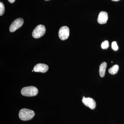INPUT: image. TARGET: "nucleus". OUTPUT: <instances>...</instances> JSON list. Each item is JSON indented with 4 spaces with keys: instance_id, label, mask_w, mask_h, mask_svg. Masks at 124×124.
<instances>
[{
    "instance_id": "nucleus-6",
    "label": "nucleus",
    "mask_w": 124,
    "mask_h": 124,
    "mask_svg": "<svg viewBox=\"0 0 124 124\" xmlns=\"http://www.w3.org/2000/svg\"><path fill=\"white\" fill-rule=\"evenodd\" d=\"M82 102L85 106L88 107L91 109H94L96 107V102L92 98L83 97Z\"/></svg>"
},
{
    "instance_id": "nucleus-11",
    "label": "nucleus",
    "mask_w": 124,
    "mask_h": 124,
    "mask_svg": "<svg viewBox=\"0 0 124 124\" xmlns=\"http://www.w3.org/2000/svg\"><path fill=\"white\" fill-rule=\"evenodd\" d=\"M4 5L2 2H0V15L1 16L4 14L5 12Z\"/></svg>"
},
{
    "instance_id": "nucleus-9",
    "label": "nucleus",
    "mask_w": 124,
    "mask_h": 124,
    "mask_svg": "<svg viewBox=\"0 0 124 124\" xmlns=\"http://www.w3.org/2000/svg\"><path fill=\"white\" fill-rule=\"evenodd\" d=\"M107 66V63L106 62H103L100 64L99 67V72L100 76L101 77H104L105 76Z\"/></svg>"
},
{
    "instance_id": "nucleus-4",
    "label": "nucleus",
    "mask_w": 124,
    "mask_h": 124,
    "mask_svg": "<svg viewBox=\"0 0 124 124\" xmlns=\"http://www.w3.org/2000/svg\"><path fill=\"white\" fill-rule=\"evenodd\" d=\"M23 23V20L22 18H19L15 20L11 23L9 27V30L11 32H14L17 29L20 28Z\"/></svg>"
},
{
    "instance_id": "nucleus-2",
    "label": "nucleus",
    "mask_w": 124,
    "mask_h": 124,
    "mask_svg": "<svg viewBox=\"0 0 124 124\" xmlns=\"http://www.w3.org/2000/svg\"><path fill=\"white\" fill-rule=\"evenodd\" d=\"M21 93L26 97H33L37 95L38 93V89L33 86H27L22 89Z\"/></svg>"
},
{
    "instance_id": "nucleus-14",
    "label": "nucleus",
    "mask_w": 124,
    "mask_h": 124,
    "mask_svg": "<svg viewBox=\"0 0 124 124\" xmlns=\"http://www.w3.org/2000/svg\"><path fill=\"white\" fill-rule=\"evenodd\" d=\"M8 1L10 3H13L15 1V0H8Z\"/></svg>"
},
{
    "instance_id": "nucleus-8",
    "label": "nucleus",
    "mask_w": 124,
    "mask_h": 124,
    "mask_svg": "<svg viewBox=\"0 0 124 124\" xmlns=\"http://www.w3.org/2000/svg\"><path fill=\"white\" fill-rule=\"evenodd\" d=\"M108 19V15L105 11H101L98 16V22L99 24H104L106 23Z\"/></svg>"
},
{
    "instance_id": "nucleus-13",
    "label": "nucleus",
    "mask_w": 124,
    "mask_h": 124,
    "mask_svg": "<svg viewBox=\"0 0 124 124\" xmlns=\"http://www.w3.org/2000/svg\"><path fill=\"white\" fill-rule=\"evenodd\" d=\"M111 47L115 51H116L118 50V46L116 41H113L112 43Z\"/></svg>"
},
{
    "instance_id": "nucleus-1",
    "label": "nucleus",
    "mask_w": 124,
    "mask_h": 124,
    "mask_svg": "<svg viewBox=\"0 0 124 124\" xmlns=\"http://www.w3.org/2000/svg\"><path fill=\"white\" fill-rule=\"evenodd\" d=\"M35 116V113L33 110L26 108L20 110L19 114V118L23 121L31 120Z\"/></svg>"
},
{
    "instance_id": "nucleus-10",
    "label": "nucleus",
    "mask_w": 124,
    "mask_h": 124,
    "mask_svg": "<svg viewBox=\"0 0 124 124\" xmlns=\"http://www.w3.org/2000/svg\"><path fill=\"white\" fill-rule=\"evenodd\" d=\"M119 68L118 65L115 64L108 69V72L112 75H115L117 73L119 70Z\"/></svg>"
},
{
    "instance_id": "nucleus-7",
    "label": "nucleus",
    "mask_w": 124,
    "mask_h": 124,
    "mask_svg": "<svg viewBox=\"0 0 124 124\" xmlns=\"http://www.w3.org/2000/svg\"><path fill=\"white\" fill-rule=\"evenodd\" d=\"M49 67L48 65L44 63H38L33 68V71L35 72L45 73L48 70Z\"/></svg>"
},
{
    "instance_id": "nucleus-3",
    "label": "nucleus",
    "mask_w": 124,
    "mask_h": 124,
    "mask_svg": "<svg viewBox=\"0 0 124 124\" xmlns=\"http://www.w3.org/2000/svg\"><path fill=\"white\" fill-rule=\"evenodd\" d=\"M46 32V28L44 26L39 24L36 27L32 32V36L33 38H38L44 36Z\"/></svg>"
},
{
    "instance_id": "nucleus-15",
    "label": "nucleus",
    "mask_w": 124,
    "mask_h": 124,
    "mask_svg": "<svg viewBox=\"0 0 124 124\" xmlns=\"http://www.w3.org/2000/svg\"><path fill=\"white\" fill-rule=\"evenodd\" d=\"M111 0L113 1H117L120 0Z\"/></svg>"
},
{
    "instance_id": "nucleus-5",
    "label": "nucleus",
    "mask_w": 124,
    "mask_h": 124,
    "mask_svg": "<svg viewBox=\"0 0 124 124\" xmlns=\"http://www.w3.org/2000/svg\"><path fill=\"white\" fill-rule=\"evenodd\" d=\"M69 29L68 27L64 26L62 27L59 31V36L60 39L64 40L67 39L69 36Z\"/></svg>"
},
{
    "instance_id": "nucleus-16",
    "label": "nucleus",
    "mask_w": 124,
    "mask_h": 124,
    "mask_svg": "<svg viewBox=\"0 0 124 124\" xmlns=\"http://www.w3.org/2000/svg\"><path fill=\"white\" fill-rule=\"evenodd\" d=\"M46 0V1H48V0Z\"/></svg>"
},
{
    "instance_id": "nucleus-12",
    "label": "nucleus",
    "mask_w": 124,
    "mask_h": 124,
    "mask_svg": "<svg viewBox=\"0 0 124 124\" xmlns=\"http://www.w3.org/2000/svg\"><path fill=\"white\" fill-rule=\"evenodd\" d=\"M101 46L102 49H107L109 46V43H108V41L106 40L103 42L101 45Z\"/></svg>"
}]
</instances>
